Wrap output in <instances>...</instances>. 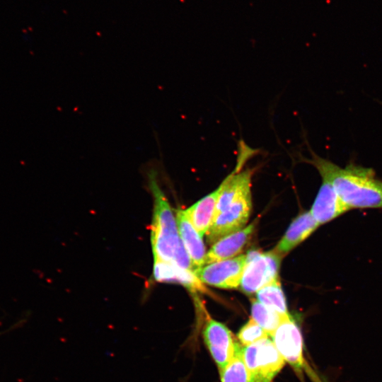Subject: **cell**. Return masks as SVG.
<instances>
[{
  "label": "cell",
  "instance_id": "6da1fadb",
  "mask_svg": "<svg viewBox=\"0 0 382 382\" xmlns=\"http://www.w3.org/2000/svg\"><path fill=\"white\" fill-rule=\"evenodd\" d=\"M311 158L301 161L312 165L321 178L328 180L349 210L382 209V180L371 168L350 162L341 167L309 149Z\"/></svg>",
  "mask_w": 382,
  "mask_h": 382
},
{
  "label": "cell",
  "instance_id": "7a4b0ae2",
  "mask_svg": "<svg viewBox=\"0 0 382 382\" xmlns=\"http://www.w3.org/2000/svg\"><path fill=\"white\" fill-rule=\"evenodd\" d=\"M149 186L154 197L151 243L154 260L174 264L193 271L192 260L180 235L176 216L156 179L154 170L148 173Z\"/></svg>",
  "mask_w": 382,
  "mask_h": 382
},
{
  "label": "cell",
  "instance_id": "3957f363",
  "mask_svg": "<svg viewBox=\"0 0 382 382\" xmlns=\"http://www.w3.org/2000/svg\"><path fill=\"white\" fill-rule=\"evenodd\" d=\"M241 354L248 370V382H271L285 362L268 337L242 347Z\"/></svg>",
  "mask_w": 382,
  "mask_h": 382
},
{
  "label": "cell",
  "instance_id": "277c9868",
  "mask_svg": "<svg viewBox=\"0 0 382 382\" xmlns=\"http://www.w3.org/2000/svg\"><path fill=\"white\" fill-rule=\"evenodd\" d=\"M240 283V289L246 294H253L266 284L278 279L282 256L275 251L262 253L250 250Z\"/></svg>",
  "mask_w": 382,
  "mask_h": 382
},
{
  "label": "cell",
  "instance_id": "5b68a950",
  "mask_svg": "<svg viewBox=\"0 0 382 382\" xmlns=\"http://www.w3.org/2000/svg\"><path fill=\"white\" fill-rule=\"evenodd\" d=\"M271 337L276 349L286 362L299 374H301L305 371L316 382H319L305 359L300 327L290 315L284 319Z\"/></svg>",
  "mask_w": 382,
  "mask_h": 382
},
{
  "label": "cell",
  "instance_id": "8992f818",
  "mask_svg": "<svg viewBox=\"0 0 382 382\" xmlns=\"http://www.w3.org/2000/svg\"><path fill=\"white\" fill-rule=\"evenodd\" d=\"M252 209L251 188L244 191L214 219L207 233V242L214 244L221 238L243 228Z\"/></svg>",
  "mask_w": 382,
  "mask_h": 382
},
{
  "label": "cell",
  "instance_id": "52a82bcc",
  "mask_svg": "<svg viewBox=\"0 0 382 382\" xmlns=\"http://www.w3.org/2000/svg\"><path fill=\"white\" fill-rule=\"evenodd\" d=\"M245 262V255H241L205 265L193 272L204 284L221 289H236L240 286Z\"/></svg>",
  "mask_w": 382,
  "mask_h": 382
},
{
  "label": "cell",
  "instance_id": "ba28073f",
  "mask_svg": "<svg viewBox=\"0 0 382 382\" xmlns=\"http://www.w3.org/2000/svg\"><path fill=\"white\" fill-rule=\"evenodd\" d=\"M202 335L219 372L221 371L241 347L236 342L231 330L224 324L212 318L207 320Z\"/></svg>",
  "mask_w": 382,
  "mask_h": 382
},
{
  "label": "cell",
  "instance_id": "9c48e42d",
  "mask_svg": "<svg viewBox=\"0 0 382 382\" xmlns=\"http://www.w3.org/2000/svg\"><path fill=\"white\" fill-rule=\"evenodd\" d=\"M349 211L338 196L332 185L322 178V184L311 209L319 225L327 224Z\"/></svg>",
  "mask_w": 382,
  "mask_h": 382
},
{
  "label": "cell",
  "instance_id": "30bf717a",
  "mask_svg": "<svg viewBox=\"0 0 382 382\" xmlns=\"http://www.w3.org/2000/svg\"><path fill=\"white\" fill-rule=\"evenodd\" d=\"M256 222L215 242L206 255L205 265L234 257L243 249L255 230Z\"/></svg>",
  "mask_w": 382,
  "mask_h": 382
},
{
  "label": "cell",
  "instance_id": "8fae6325",
  "mask_svg": "<svg viewBox=\"0 0 382 382\" xmlns=\"http://www.w3.org/2000/svg\"><path fill=\"white\" fill-rule=\"evenodd\" d=\"M153 277L156 282L177 283L190 291L207 293V288L193 271L183 269L170 262L154 260Z\"/></svg>",
  "mask_w": 382,
  "mask_h": 382
},
{
  "label": "cell",
  "instance_id": "7c38bea8",
  "mask_svg": "<svg viewBox=\"0 0 382 382\" xmlns=\"http://www.w3.org/2000/svg\"><path fill=\"white\" fill-rule=\"evenodd\" d=\"M319 226L310 211L301 213L292 221L273 250L283 257L308 238Z\"/></svg>",
  "mask_w": 382,
  "mask_h": 382
},
{
  "label": "cell",
  "instance_id": "4fadbf2b",
  "mask_svg": "<svg viewBox=\"0 0 382 382\" xmlns=\"http://www.w3.org/2000/svg\"><path fill=\"white\" fill-rule=\"evenodd\" d=\"M176 220L180 237L194 269L205 265L207 253L204 242L185 210L177 211Z\"/></svg>",
  "mask_w": 382,
  "mask_h": 382
},
{
  "label": "cell",
  "instance_id": "5bb4252c",
  "mask_svg": "<svg viewBox=\"0 0 382 382\" xmlns=\"http://www.w3.org/2000/svg\"><path fill=\"white\" fill-rule=\"evenodd\" d=\"M220 192L221 187L219 185L216 190L185 210L201 236L207 233L213 223Z\"/></svg>",
  "mask_w": 382,
  "mask_h": 382
},
{
  "label": "cell",
  "instance_id": "9a60e30c",
  "mask_svg": "<svg viewBox=\"0 0 382 382\" xmlns=\"http://www.w3.org/2000/svg\"><path fill=\"white\" fill-rule=\"evenodd\" d=\"M257 300L262 304L277 311L283 316H289L285 296L279 279L266 284L257 291Z\"/></svg>",
  "mask_w": 382,
  "mask_h": 382
},
{
  "label": "cell",
  "instance_id": "2e32d148",
  "mask_svg": "<svg viewBox=\"0 0 382 382\" xmlns=\"http://www.w3.org/2000/svg\"><path fill=\"white\" fill-rule=\"evenodd\" d=\"M289 316H283L262 304L257 300H251V319L262 327L270 336L284 319Z\"/></svg>",
  "mask_w": 382,
  "mask_h": 382
},
{
  "label": "cell",
  "instance_id": "e0dca14e",
  "mask_svg": "<svg viewBox=\"0 0 382 382\" xmlns=\"http://www.w3.org/2000/svg\"><path fill=\"white\" fill-rule=\"evenodd\" d=\"M241 348L219 372L221 382H248V373L241 354Z\"/></svg>",
  "mask_w": 382,
  "mask_h": 382
},
{
  "label": "cell",
  "instance_id": "ac0fdd59",
  "mask_svg": "<svg viewBox=\"0 0 382 382\" xmlns=\"http://www.w3.org/2000/svg\"><path fill=\"white\" fill-rule=\"evenodd\" d=\"M268 337L266 331L253 319H250L238 332L241 342L248 346Z\"/></svg>",
  "mask_w": 382,
  "mask_h": 382
}]
</instances>
